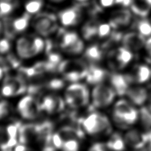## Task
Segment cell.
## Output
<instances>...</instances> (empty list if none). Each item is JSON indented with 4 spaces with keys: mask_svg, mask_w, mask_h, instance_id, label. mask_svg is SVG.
I'll return each mask as SVG.
<instances>
[{
    "mask_svg": "<svg viewBox=\"0 0 151 151\" xmlns=\"http://www.w3.org/2000/svg\"><path fill=\"white\" fill-rule=\"evenodd\" d=\"M52 1H63V0H52Z\"/></svg>",
    "mask_w": 151,
    "mask_h": 151,
    "instance_id": "bcb514c9",
    "label": "cell"
},
{
    "mask_svg": "<svg viewBox=\"0 0 151 151\" xmlns=\"http://www.w3.org/2000/svg\"><path fill=\"white\" fill-rule=\"evenodd\" d=\"M127 95L132 103L137 105H142L147 99L148 93L145 88L140 86L129 87Z\"/></svg>",
    "mask_w": 151,
    "mask_h": 151,
    "instance_id": "7402d4cb",
    "label": "cell"
},
{
    "mask_svg": "<svg viewBox=\"0 0 151 151\" xmlns=\"http://www.w3.org/2000/svg\"><path fill=\"white\" fill-rule=\"evenodd\" d=\"M59 17L63 25L66 27L74 26L80 22L81 12L78 7H70L60 12Z\"/></svg>",
    "mask_w": 151,
    "mask_h": 151,
    "instance_id": "e0dca14e",
    "label": "cell"
},
{
    "mask_svg": "<svg viewBox=\"0 0 151 151\" xmlns=\"http://www.w3.org/2000/svg\"><path fill=\"white\" fill-rule=\"evenodd\" d=\"M14 0H0V15L9 14L14 9Z\"/></svg>",
    "mask_w": 151,
    "mask_h": 151,
    "instance_id": "4dcf8cb0",
    "label": "cell"
},
{
    "mask_svg": "<svg viewBox=\"0 0 151 151\" xmlns=\"http://www.w3.org/2000/svg\"><path fill=\"white\" fill-rule=\"evenodd\" d=\"M14 151H35V150H33V149H31V148L27 147L25 145L21 144L19 145L15 146Z\"/></svg>",
    "mask_w": 151,
    "mask_h": 151,
    "instance_id": "74e56055",
    "label": "cell"
},
{
    "mask_svg": "<svg viewBox=\"0 0 151 151\" xmlns=\"http://www.w3.org/2000/svg\"><path fill=\"white\" fill-rule=\"evenodd\" d=\"M1 27H2V25H1V22H0V32H1Z\"/></svg>",
    "mask_w": 151,
    "mask_h": 151,
    "instance_id": "7dc6e473",
    "label": "cell"
},
{
    "mask_svg": "<svg viewBox=\"0 0 151 151\" xmlns=\"http://www.w3.org/2000/svg\"><path fill=\"white\" fill-rule=\"evenodd\" d=\"M147 136L148 139V142H149L150 145H151V130L148 133H147Z\"/></svg>",
    "mask_w": 151,
    "mask_h": 151,
    "instance_id": "ee69618b",
    "label": "cell"
},
{
    "mask_svg": "<svg viewBox=\"0 0 151 151\" xmlns=\"http://www.w3.org/2000/svg\"><path fill=\"white\" fill-rule=\"evenodd\" d=\"M88 67L81 59H67L59 65L58 71L68 81L76 82L86 77Z\"/></svg>",
    "mask_w": 151,
    "mask_h": 151,
    "instance_id": "6da1fadb",
    "label": "cell"
},
{
    "mask_svg": "<svg viewBox=\"0 0 151 151\" xmlns=\"http://www.w3.org/2000/svg\"><path fill=\"white\" fill-rule=\"evenodd\" d=\"M150 110L151 111V103H150Z\"/></svg>",
    "mask_w": 151,
    "mask_h": 151,
    "instance_id": "f907efd6",
    "label": "cell"
},
{
    "mask_svg": "<svg viewBox=\"0 0 151 151\" xmlns=\"http://www.w3.org/2000/svg\"><path fill=\"white\" fill-rule=\"evenodd\" d=\"M43 151H56L55 148L53 146H50V145H47L45 146V147L43 148Z\"/></svg>",
    "mask_w": 151,
    "mask_h": 151,
    "instance_id": "b9f144b4",
    "label": "cell"
},
{
    "mask_svg": "<svg viewBox=\"0 0 151 151\" xmlns=\"http://www.w3.org/2000/svg\"><path fill=\"white\" fill-rule=\"evenodd\" d=\"M131 6L132 12L141 17L148 15L151 9V6L146 0H134Z\"/></svg>",
    "mask_w": 151,
    "mask_h": 151,
    "instance_id": "d4e9b609",
    "label": "cell"
},
{
    "mask_svg": "<svg viewBox=\"0 0 151 151\" xmlns=\"http://www.w3.org/2000/svg\"><path fill=\"white\" fill-rule=\"evenodd\" d=\"M41 111L48 114H55L63 111L65 108V102L58 95L48 94L38 101Z\"/></svg>",
    "mask_w": 151,
    "mask_h": 151,
    "instance_id": "8fae6325",
    "label": "cell"
},
{
    "mask_svg": "<svg viewBox=\"0 0 151 151\" xmlns=\"http://www.w3.org/2000/svg\"><path fill=\"white\" fill-rule=\"evenodd\" d=\"M43 6V0H27L25 9L28 14H35L40 11Z\"/></svg>",
    "mask_w": 151,
    "mask_h": 151,
    "instance_id": "83f0119b",
    "label": "cell"
},
{
    "mask_svg": "<svg viewBox=\"0 0 151 151\" xmlns=\"http://www.w3.org/2000/svg\"><path fill=\"white\" fill-rule=\"evenodd\" d=\"M17 111L23 119L32 120L37 118L41 109L38 101L32 95H27L18 103Z\"/></svg>",
    "mask_w": 151,
    "mask_h": 151,
    "instance_id": "30bf717a",
    "label": "cell"
},
{
    "mask_svg": "<svg viewBox=\"0 0 151 151\" xmlns=\"http://www.w3.org/2000/svg\"><path fill=\"white\" fill-rule=\"evenodd\" d=\"M17 141L10 137L7 127L0 126V149L1 150L12 149L17 145Z\"/></svg>",
    "mask_w": 151,
    "mask_h": 151,
    "instance_id": "cb8c5ba5",
    "label": "cell"
},
{
    "mask_svg": "<svg viewBox=\"0 0 151 151\" xmlns=\"http://www.w3.org/2000/svg\"><path fill=\"white\" fill-rule=\"evenodd\" d=\"M84 56L89 63L95 65L102 59L103 49L97 45H91L85 50Z\"/></svg>",
    "mask_w": 151,
    "mask_h": 151,
    "instance_id": "603a6c76",
    "label": "cell"
},
{
    "mask_svg": "<svg viewBox=\"0 0 151 151\" xmlns=\"http://www.w3.org/2000/svg\"><path fill=\"white\" fill-rule=\"evenodd\" d=\"M10 112V106L6 101H0V119L8 115Z\"/></svg>",
    "mask_w": 151,
    "mask_h": 151,
    "instance_id": "d590c367",
    "label": "cell"
},
{
    "mask_svg": "<svg viewBox=\"0 0 151 151\" xmlns=\"http://www.w3.org/2000/svg\"><path fill=\"white\" fill-rule=\"evenodd\" d=\"M99 23L96 21H90L87 22L82 28V34L83 37L87 40H91L97 36Z\"/></svg>",
    "mask_w": 151,
    "mask_h": 151,
    "instance_id": "4316f807",
    "label": "cell"
},
{
    "mask_svg": "<svg viewBox=\"0 0 151 151\" xmlns=\"http://www.w3.org/2000/svg\"><path fill=\"white\" fill-rule=\"evenodd\" d=\"M65 103L72 108H81L89 101V92L85 85L74 83L67 88L65 93Z\"/></svg>",
    "mask_w": 151,
    "mask_h": 151,
    "instance_id": "277c9868",
    "label": "cell"
},
{
    "mask_svg": "<svg viewBox=\"0 0 151 151\" xmlns=\"http://www.w3.org/2000/svg\"><path fill=\"white\" fill-rule=\"evenodd\" d=\"M106 147L113 151H123L125 148L124 141L119 133H114L106 142Z\"/></svg>",
    "mask_w": 151,
    "mask_h": 151,
    "instance_id": "484cf974",
    "label": "cell"
},
{
    "mask_svg": "<svg viewBox=\"0 0 151 151\" xmlns=\"http://www.w3.org/2000/svg\"><path fill=\"white\" fill-rule=\"evenodd\" d=\"M53 147L55 148H62L64 143V140L62 137L60 136L58 132L54 133L51 138V142Z\"/></svg>",
    "mask_w": 151,
    "mask_h": 151,
    "instance_id": "e575fe53",
    "label": "cell"
},
{
    "mask_svg": "<svg viewBox=\"0 0 151 151\" xmlns=\"http://www.w3.org/2000/svg\"><path fill=\"white\" fill-rule=\"evenodd\" d=\"M115 92L112 87L106 85H97L92 92L93 105L95 108H105L110 105L113 102Z\"/></svg>",
    "mask_w": 151,
    "mask_h": 151,
    "instance_id": "ba28073f",
    "label": "cell"
},
{
    "mask_svg": "<svg viewBox=\"0 0 151 151\" xmlns=\"http://www.w3.org/2000/svg\"><path fill=\"white\" fill-rule=\"evenodd\" d=\"M100 4L104 7H109L115 4V0H100Z\"/></svg>",
    "mask_w": 151,
    "mask_h": 151,
    "instance_id": "8d00e7d4",
    "label": "cell"
},
{
    "mask_svg": "<svg viewBox=\"0 0 151 151\" xmlns=\"http://www.w3.org/2000/svg\"><path fill=\"white\" fill-rule=\"evenodd\" d=\"M138 112L128 101L120 100L115 103L113 109V118L120 125H131L136 123Z\"/></svg>",
    "mask_w": 151,
    "mask_h": 151,
    "instance_id": "5b68a950",
    "label": "cell"
},
{
    "mask_svg": "<svg viewBox=\"0 0 151 151\" xmlns=\"http://www.w3.org/2000/svg\"><path fill=\"white\" fill-rule=\"evenodd\" d=\"M81 123L83 130L91 135L103 134L111 131V126L107 117L99 113L88 114L81 119Z\"/></svg>",
    "mask_w": 151,
    "mask_h": 151,
    "instance_id": "7a4b0ae2",
    "label": "cell"
},
{
    "mask_svg": "<svg viewBox=\"0 0 151 151\" xmlns=\"http://www.w3.org/2000/svg\"><path fill=\"white\" fill-rule=\"evenodd\" d=\"M78 139H72L64 141L62 150L63 151H79V142Z\"/></svg>",
    "mask_w": 151,
    "mask_h": 151,
    "instance_id": "1f68e13d",
    "label": "cell"
},
{
    "mask_svg": "<svg viewBox=\"0 0 151 151\" xmlns=\"http://www.w3.org/2000/svg\"><path fill=\"white\" fill-rule=\"evenodd\" d=\"M77 1H87V0H77Z\"/></svg>",
    "mask_w": 151,
    "mask_h": 151,
    "instance_id": "c3c4849f",
    "label": "cell"
},
{
    "mask_svg": "<svg viewBox=\"0 0 151 151\" xmlns=\"http://www.w3.org/2000/svg\"><path fill=\"white\" fill-rule=\"evenodd\" d=\"M59 47L65 53L77 55L83 52L84 43L75 32H63L59 37Z\"/></svg>",
    "mask_w": 151,
    "mask_h": 151,
    "instance_id": "8992f818",
    "label": "cell"
},
{
    "mask_svg": "<svg viewBox=\"0 0 151 151\" xmlns=\"http://www.w3.org/2000/svg\"><path fill=\"white\" fill-rule=\"evenodd\" d=\"M27 89L25 80L21 76H9L4 80L1 88L4 97H10L23 94Z\"/></svg>",
    "mask_w": 151,
    "mask_h": 151,
    "instance_id": "9c48e42d",
    "label": "cell"
},
{
    "mask_svg": "<svg viewBox=\"0 0 151 151\" xmlns=\"http://www.w3.org/2000/svg\"><path fill=\"white\" fill-rule=\"evenodd\" d=\"M29 23V16L27 14H24L22 16L12 21H6L4 23L5 34L8 38L12 39L14 35L25 31Z\"/></svg>",
    "mask_w": 151,
    "mask_h": 151,
    "instance_id": "4fadbf2b",
    "label": "cell"
},
{
    "mask_svg": "<svg viewBox=\"0 0 151 151\" xmlns=\"http://www.w3.org/2000/svg\"><path fill=\"white\" fill-rule=\"evenodd\" d=\"M46 44L42 39L28 36L19 38L16 42V51L19 57L29 59L41 53Z\"/></svg>",
    "mask_w": 151,
    "mask_h": 151,
    "instance_id": "3957f363",
    "label": "cell"
},
{
    "mask_svg": "<svg viewBox=\"0 0 151 151\" xmlns=\"http://www.w3.org/2000/svg\"><path fill=\"white\" fill-rule=\"evenodd\" d=\"M145 46L148 54L151 56V37L148 39V40L146 41Z\"/></svg>",
    "mask_w": 151,
    "mask_h": 151,
    "instance_id": "60d3db41",
    "label": "cell"
},
{
    "mask_svg": "<svg viewBox=\"0 0 151 151\" xmlns=\"http://www.w3.org/2000/svg\"><path fill=\"white\" fill-rule=\"evenodd\" d=\"M140 116L142 123L146 129L151 130V111L146 107H142L140 111Z\"/></svg>",
    "mask_w": 151,
    "mask_h": 151,
    "instance_id": "f546056e",
    "label": "cell"
},
{
    "mask_svg": "<svg viewBox=\"0 0 151 151\" xmlns=\"http://www.w3.org/2000/svg\"><path fill=\"white\" fill-rule=\"evenodd\" d=\"M4 68L3 67L0 66V80L2 79V77H4Z\"/></svg>",
    "mask_w": 151,
    "mask_h": 151,
    "instance_id": "7bdbcfd3",
    "label": "cell"
},
{
    "mask_svg": "<svg viewBox=\"0 0 151 151\" xmlns=\"http://www.w3.org/2000/svg\"><path fill=\"white\" fill-rule=\"evenodd\" d=\"M123 46L131 51H139L145 45L144 36L139 33L130 32L124 35L122 39Z\"/></svg>",
    "mask_w": 151,
    "mask_h": 151,
    "instance_id": "ac0fdd59",
    "label": "cell"
},
{
    "mask_svg": "<svg viewBox=\"0 0 151 151\" xmlns=\"http://www.w3.org/2000/svg\"><path fill=\"white\" fill-rule=\"evenodd\" d=\"M109 80H110L112 88H113L116 95L119 96L127 95L130 83L127 75L114 73L110 75Z\"/></svg>",
    "mask_w": 151,
    "mask_h": 151,
    "instance_id": "2e32d148",
    "label": "cell"
},
{
    "mask_svg": "<svg viewBox=\"0 0 151 151\" xmlns=\"http://www.w3.org/2000/svg\"><path fill=\"white\" fill-rule=\"evenodd\" d=\"M136 28L144 37H148L151 35V22L147 19L139 21L136 24Z\"/></svg>",
    "mask_w": 151,
    "mask_h": 151,
    "instance_id": "f1b7e54d",
    "label": "cell"
},
{
    "mask_svg": "<svg viewBox=\"0 0 151 151\" xmlns=\"http://www.w3.org/2000/svg\"><path fill=\"white\" fill-rule=\"evenodd\" d=\"M109 59L111 66L123 69L131 61L132 53L131 50L123 46L109 53Z\"/></svg>",
    "mask_w": 151,
    "mask_h": 151,
    "instance_id": "5bb4252c",
    "label": "cell"
},
{
    "mask_svg": "<svg viewBox=\"0 0 151 151\" xmlns=\"http://www.w3.org/2000/svg\"><path fill=\"white\" fill-rule=\"evenodd\" d=\"M146 1H147L148 4H149L150 6H151V0H146Z\"/></svg>",
    "mask_w": 151,
    "mask_h": 151,
    "instance_id": "f6af8a7d",
    "label": "cell"
},
{
    "mask_svg": "<svg viewBox=\"0 0 151 151\" xmlns=\"http://www.w3.org/2000/svg\"><path fill=\"white\" fill-rule=\"evenodd\" d=\"M32 25L35 32L43 37L53 34L57 29L56 17L49 14L37 15L33 20Z\"/></svg>",
    "mask_w": 151,
    "mask_h": 151,
    "instance_id": "52a82bcc",
    "label": "cell"
},
{
    "mask_svg": "<svg viewBox=\"0 0 151 151\" xmlns=\"http://www.w3.org/2000/svg\"><path fill=\"white\" fill-rule=\"evenodd\" d=\"M108 76V73L101 67H99L95 65H92L88 67V73L86 76L87 82L91 85L101 84L104 80Z\"/></svg>",
    "mask_w": 151,
    "mask_h": 151,
    "instance_id": "44dd1931",
    "label": "cell"
},
{
    "mask_svg": "<svg viewBox=\"0 0 151 151\" xmlns=\"http://www.w3.org/2000/svg\"><path fill=\"white\" fill-rule=\"evenodd\" d=\"M151 70L145 65H139L135 67L131 74L127 75L130 83H143L150 79Z\"/></svg>",
    "mask_w": 151,
    "mask_h": 151,
    "instance_id": "ffe728a7",
    "label": "cell"
},
{
    "mask_svg": "<svg viewBox=\"0 0 151 151\" xmlns=\"http://www.w3.org/2000/svg\"><path fill=\"white\" fill-rule=\"evenodd\" d=\"M124 141L130 147L139 150L148 142L147 133H142L136 129L131 130L124 135Z\"/></svg>",
    "mask_w": 151,
    "mask_h": 151,
    "instance_id": "9a60e30c",
    "label": "cell"
},
{
    "mask_svg": "<svg viewBox=\"0 0 151 151\" xmlns=\"http://www.w3.org/2000/svg\"><path fill=\"white\" fill-rule=\"evenodd\" d=\"M111 25L110 23H101L99 25L97 36L100 38L109 37L111 35Z\"/></svg>",
    "mask_w": 151,
    "mask_h": 151,
    "instance_id": "836d02e7",
    "label": "cell"
},
{
    "mask_svg": "<svg viewBox=\"0 0 151 151\" xmlns=\"http://www.w3.org/2000/svg\"><path fill=\"white\" fill-rule=\"evenodd\" d=\"M91 151H105V149H104L102 145L95 144L91 148Z\"/></svg>",
    "mask_w": 151,
    "mask_h": 151,
    "instance_id": "ab89813d",
    "label": "cell"
},
{
    "mask_svg": "<svg viewBox=\"0 0 151 151\" xmlns=\"http://www.w3.org/2000/svg\"><path fill=\"white\" fill-rule=\"evenodd\" d=\"M132 15L129 10L126 9H119L112 14L110 18V25L112 27L118 29L126 27L131 22Z\"/></svg>",
    "mask_w": 151,
    "mask_h": 151,
    "instance_id": "d6986e66",
    "label": "cell"
},
{
    "mask_svg": "<svg viewBox=\"0 0 151 151\" xmlns=\"http://www.w3.org/2000/svg\"><path fill=\"white\" fill-rule=\"evenodd\" d=\"M11 47V43L7 39H3L0 40V61L4 57L9 53Z\"/></svg>",
    "mask_w": 151,
    "mask_h": 151,
    "instance_id": "d6a6232c",
    "label": "cell"
},
{
    "mask_svg": "<svg viewBox=\"0 0 151 151\" xmlns=\"http://www.w3.org/2000/svg\"><path fill=\"white\" fill-rule=\"evenodd\" d=\"M132 0H115V4H122L124 6H128L131 5Z\"/></svg>",
    "mask_w": 151,
    "mask_h": 151,
    "instance_id": "f35d334b",
    "label": "cell"
},
{
    "mask_svg": "<svg viewBox=\"0 0 151 151\" xmlns=\"http://www.w3.org/2000/svg\"><path fill=\"white\" fill-rule=\"evenodd\" d=\"M2 151H12L11 149H7V150H2Z\"/></svg>",
    "mask_w": 151,
    "mask_h": 151,
    "instance_id": "681fc988",
    "label": "cell"
},
{
    "mask_svg": "<svg viewBox=\"0 0 151 151\" xmlns=\"http://www.w3.org/2000/svg\"><path fill=\"white\" fill-rule=\"evenodd\" d=\"M18 140L21 144L23 145L35 141L40 142L39 124H21L19 129Z\"/></svg>",
    "mask_w": 151,
    "mask_h": 151,
    "instance_id": "7c38bea8",
    "label": "cell"
}]
</instances>
